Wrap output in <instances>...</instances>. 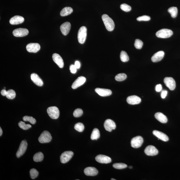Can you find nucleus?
<instances>
[{
	"label": "nucleus",
	"mask_w": 180,
	"mask_h": 180,
	"mask_svg": "<svg viewBox=\"0 0 180 180\" xmlns=\"http://www.w3.org/2000/svg\"><path fill=\"white\" fill-rule=\"evenodd\" d=\"M102 18L106 30L109 32L113 31L115 28V24L113 19L106 14L102 15Z\"/></svg>",
	"instance_id": "nucleus-1"
},
{
	"label": "nucleus",
	"mask_w": 180,
	"mask_h": 180,
	"mask_svg": "<svg viewBox=\"0 0 180 180\" xmlns=\"http://www.w3.org/2000/svg\"><path fill=\"white\" fill-rule=\"evenodd\" d=\"M87 30L86 27L82 26L79 29L78 33V40L79 43L84 44L86 40Z\"/></svg>",
	"instance_id": "nucleus-2"
},
{
	"label": "nucleus",
	"mask_w": 180,
	"mask_h": 180,
	"mask_svg": "<svg viewBox=\"0 0 180 180\" xmlns=\"http://www.w3.org/2000/svg\"><path fill=\"white\" fill-rule=\"evenodd\" d=\"M173 34V32L171 30L168 29H162L156 32V36L160 38H167L171 37Z\"/></svg>",
	"instance_id": "nucleus-3"
},
{
	"label": "nucleus",
	"mask_w": 180,
	"mask_h": 180,
	"mask_svg": "<svg viewBox=\"0 0 180 180\" xmlns=\"http://www.w3.org/2000/svg\"><path fill=\"white\" fill-rule=\"evenodd\" d=\"M47 113L49 117L53 119H57L59 115V111L56 106H51L47 108Z\"/></svg>",
	"instance_id": "nucleus-4"
},
{
	"label": "nucleus",
	"mask_w": 180,
	"mask_h": 180,
	"mask_svg": "<svg viewBox=\"0 0 180 180\" xmlns=\"http://www.w3.org/2000/svg\"><path fill=\"white\" fill-rule=\"evenodd\" d=\"M51 135L48 131H44L38 138V141L40 143L43 144L49 142L52 140Z\"/></svg>",
	"instance_id": "nucleus-5"
},
{
	"label": "nucleus",
	"mask_w": 180,
	"mask_h": 180,
	"mask_svg": "<svg viewBox=\"0 0 180 180\" xmlns=\"http://www.w3.org/2000/svg\"><path fill=\"white\" fill-rule=\"evenodd\" d=\"M143 142H144V139L142 136H136L131 139V146L134 148H138L142 146Z\"/></svg>",
	"instance_id": "nucleus-6"
},
{
	"label": "nucleus",
	"mask_w": 180,
	"mask_h": 180,
	"mask_svg": "<svg viewBox=\"0 0 180 180\" xmlns=\"http://www.w3.org/2000/svg\"><path fill=\"white\" fill-rule=\"evenodd\" d=\"M72 151H69L63 152L60 156V160L62 163L65 164L69 161L73 156Z\"/></svg>",
	"instance_id": "nucleus-7"
},
{
	"label": "nucleus",
	"mask_w": 180,
	"mask_h": 180,
	"mask_svg": "<svg viewBox=\"0 0 180 180\" xmlns=\"http://www.w3.org/2000/svg\"><path fill=\"white\" fill-rule=\"evenodd\" d=\"M164 82L166 86L171 90L175 88L176 83L174 79L171 77H166L164 79Z\"/></svg>",
	"instance_id": "nucleus-8"
},
{
	"label": "nucleus",
	"mask_w": 180,
	"mask_h": 180,
	"mask_svg": "<svg viewBox=\"0 0 180 180\" xmlns=\"http://www.w3.org/2000/svg\"><path fill=\"white\" fill-rule=\"evenodd\" d=\"M28 146V143L26 140H23L21 142L19 146L18 151H17L16 156L17 158H20L26 152Z\"/></svg>",
	"instance_id": "nucleus-9"
},
{
	"label": "nucleus",
	"mask_w": 180,
	"mask_h": 180,
	"mask_svg": "<svg viewBox=\"0 0 180 180\" xmlns=\"http://www.w3.org/2000/svg\"><path fill=\"white\" fill-rule=\"evenodd\" d=\"M28 30L27 29L20 28L15 29L13 30V34L15 37H21L28 35Z\"/></svg>",
	"instance_id": "nucleus-10"
},
{
	"label": "nucleus",
	"mask_w": 180,
	"mask_h": 180,
	"mask_svg": "<svg viewBox=\"0 0 180 180\" xmlns=\"http://www.w3.org/2000/svg\"><path fill=\"white\" fill-rule=\"evenodd\" d=\"M104 127L106 131L111 132L113 130L115 129L116 125L115 122L113 120L107 119L104 122Z\"/></svg>",
	"instance_id": "nucleus-11"
},
{
	"label": "nucleus",
	"mask_w": 180,
	"mask_h": 180,
	"mask_svg": "<svg viewBox=\"0 0 180 180\" xmlns=\"http://www.w3.org/2000/svg\"><path fill=\"white\" fill-rule=\"evenodd\" d=\"M144 152L147 156H154L157 155L158 151L155 147L152 146H149L145 148Z\"/></svg>",
	"instance_id": "nucleus-12"
},
{
	"label": "nucleus",
	"mask_w": 180,
	"mask_h": 180,
	"mask_svg": "<svg viewBox=\"0 0 180 180\" xmlns=\"http://www.w3.org/2000/svg\"><path fill=\"white\" fill-rule=\"evenodd\" d=\"M96 161L101 164H107L111 162V158L104 155L100 154L97 156L96 158Z\"/></svg>",
	"instance_id": "nucleus-13"
},
{
	"label": "nucleus",
	"mask_w": 180,
	"mask_h": 180,
	"mask_svg": "<svg viewBox=\"0 0 180 180\" xmlns=\"http://www.w3.org/2000/svg\"><path fill=\"white\" fill-rule=\"evenodd\" d=\"M26 48L30 53H36L40 51V46L38 43H30L27 45Z\"/></svg>",
	"instance_id": "nucleus-14"
},
{
	"label": "nucleus",
	"mask_w": 180,
	"mask_h": 180,
	"mask_svg": "<svg viewBox=\"0 0 180 180\" xmlns=\"http://www.w3.org/2000/svg\"><path fill=\"white\" fill-rule=\"evenodd\" d=\"M127 101L129 104L135 105L140 104L141 102V99L138 96H129L127 98Z\"/></svg>",
	"instance_id": "nucleus-15"
},
{
	"label": "nucleus",
	"mask_w": 180,
	"mask_h": 180,
	"mask_svg": "<svg viewBox=\"0 0 180 180\" xmlns=\"http://www.w3.org/2000/svg\"><path fill=\"white\" fill-rule=\"evenodd\" d=\"M71 28V24L69 22H65L61 24L60 27L62 33L64 36H66L69 33Z\"/></svg>",
	"instance_id": "nucleus-16"
},
{
	"label": "nucleus",
	"mask_w": 180,
	"mask_h": 180,
	"mask_svg": "<svg viewBox=\"0 0 180 180\" xmlns=\"http://www.w3.org/2000/svg\"><path fill=\"white\" fill-rule=\"evenodd\" d=\"M86 78L84 76H80L78 77L72 85V88L73 89H75L78 87L82 86L86 82Z\"/></svg>",
	"instance_id": "nucleus-17"
},
{
	"label": "nucleus",
	"mask_w": 180,
	"mask_h": 180,
	"mask_svg": "<svg viewBox=\"0 0 180 180\" xmlns=\"http://www.w3.org/2000/svg\"><path fill=\"white\" fill-rule=\"evenodd\" d=\"M53 59L58 66L61 68H63L64 67V62L61 56L57 53H54L53 55Z\"/></svg>",
	"instance_id": "nucleus-18"
},
{
	"label": "nucleus",
	"mask_w": 180,
	"mask_h": 180,
	"mask_svg": "<svg viewBox=\"0 0 180 180\" xmlns=\"http://www.w3.org/2000/svg\"><path fill=\"white\" fill-rule=\"evenodd\" d=\"M95 90L97 93L102 96H108L112 94L111 91L109 89L98 88Z\"/></svg>",
	"instance_id": "nucleus-19"
},
{
	"label": "nucleus",
	"mask_w": 180,
	"mask_h": 180,
	"mask_svg": "<svg viewBox=\"0 0 180 180\" xmlns=\"http://www.w3.org/2000/svg\"><path fill=\"white\" fill-rule=\"evenodd\" d=\"M24 19L23 17L19 15H16L12 17L9 20L10 24L17 25L22 24L24 22Z\"/></svg>",
	"instance_id": "nucleus-20"
},
{
	"label": "nucleus",
	"mask_w": 180,
	"mask_h": 180,
	"mask_svg": "<svg viewBox=\"0 0 180 180\" xmlns=\"http://www.w3.org/2000/svg\"><path fill=\"white\" fill-rule=\"evenodd\" d=\"M153 134L157 137L158 139L164 142H167L169 140V138L165 133L158 131H153Z\"/></svg>",
	"instance_id": "nucleus-21"
},
{
	"label": "nucleus",
	"mask_w": 180,
	"mask_h": 180,
	"mask_svg": "<svg viewBox=\"0 0 180 180\" xmlns=\"http://www.w3.org/2000/svg\"><path fill=\"white\" fill-rule=\"evenodd\" d=\"M164 55V53L162 51L157 52L153 55L152 57V61L154 63L158 62L161 61L163 59Z\"/></svg>",
	"instance_id": "nucleus-22"
},
{
	"label": "nucleus",
	"mask_w": 180,
	"mask_h": 180,
	"mask_svg": "<svg viewBox=\"0 0 180 180\" xmlns=\"http://www.w3.org/2000/svg\"><path fill=\"white\" fill-rule=\"evenodd\" d=\"M31 79L35 84L38 86H41L44 84L43 81L37 74L33 73L31 75Z\"/></svg>",
	"instance_id": "nucleus-23"
},
{
	"label": "nucleus",
	"mask_w": 180,
	"mask_h": 180,
	"mask_svg": "<svg viewBox=\"0 0 180 180\" xmlns=\"http://www.w3.org/2000/svg\"><path fill=\"white\" fill-rule=\"evenodd\" d=\"M84 173L86 175L94 176L98 175V171L96 168L92 167H86L84 170Z\"/></svg>",
	"instance_id": "nucleus-24"
},
{
	"label": "nucleus",
	"mask_w": 180,
	"mask_h": 180,
	"mask_svg": "<svg viewBox=\"0 0 180 180\" xmlns=\"http://www.w3.org/2000/svg\"><path fill=\"white\" fill-rule=\"evenodd\" d=\"M156 119L160 123H166L167 122L168 119L166 116L163 113H157L154 115Z\"/></svg>",
	"instance_id": "nucleus-25"
},
{
	"label": "nucleus",
	"mask_w": 180,
	"mask_h": 180,
	"mask_svg": "<svg viewBox=\"0 0 180 180\" xmlns=\"http://www.w3.org/2000/svg\"><path fill=\"white\" fill-rule=\"evenodd\" d=\"M73 11V10L72 8L69 7H65L62 10L60 13V15L62 16H67L72 13Z\"/></svg>",
	"instance_id": "nucleus-26"
},
{
	"label": "nucleus",
	"mask_w": 180,
	"mask_h": 180,
	"mask_svg": "<svg viewBox=\"0 0 180 180\" xmlns=\"http://www.w3.org/2000/svg\"><path fill=\"white\" fill-rule=\"evenodd\" d=\"M100 134L99 131L97 128H95L92 131L90 138L92 140H97L100 138Z\"/></svg>",
	"instance_id": "nucleus-27"
},
{
	"label": "nucleus",
	"mask_w": 180,
	"mask_h": 180,
	"mask_svg": "<svg viewBox=\"0 0 180 180\" xmlns=\"http://www.w3.org/2000/svg\"><path fill=\"white\" fill-rule=\"evenodd\" d=\"M44 158V154L41 152H38L34 154L33 160L34 162H42Z\"/></svg>",
	"instance_id": "nucleus-28"
},
{
	"label": "nucleus",
	"mask_w": 180,
	"mask_h": 180,
	"mask_svg": "<svg viewBox=\"0 0 180 180\" xmlns=\"http://www.w3.org/2000/svg\"><path fill=\"white\" fill-rule=\"evenodd\" d=\"M168 11L173 18H175L177 16L178 14V9L177 7H172L168 9Z\"/></svg>",
	"instance_id": "nucleus-29"
},
{
	"label": "nucleus",
	"mask_w": 180,
	"mask_h": 180,
	"mask_svg": "<svg viewBox=\"0 0 180 180\" xmlns=\"http://www.w3.org/2000/svg\"><path fill=\"white\" fill-rule=\"evenodd\" d=\"M120 59L123 62H126L129 61V57L127 53L125 51H122L120 54Z\"/></svg>",
	"instance_id": "nucleus-30"
},
{
	"label": "nucleus",
	"mask_w": 180,
	"mask_h": 180,
	"mask_svg": "<svg viewBox=\"0 0 180 180\" xmlns=\"http://www.w3.org/2000/svg\"><path fill=\"white\" fill-rule=\"evenodd\" d=\"M16 96V94L14 90H10L7 91V94L6 96L9 99L12 100L14 99Z\"/></svg>",
	"instance_id": "nucleus-31"
},
{
	"label": "nucleus",
	"mask_w": 180,
	"mask_h": 180,
	"mask_svg": "<svg viewBox=\"0 0 180 180\" xmlns=\"http://www.w3.org/2000/svg\"><path fill=\"white\" fill-rule=\"evenodd\" d=\"M127 78V76L125 73H119L115 77V79L118 82H121L125 80Z\"/></svg>",
	"instance_id": "nucleus-32"
},
{
	"label": "nucleus",
	"mask_w": 180,
	"mask_h": 180,
	"mask_svg": "<svg viewBox=\"0 0 180 180\" xmlns=\"http://www.w3.org/2000/svg\"><path fill=\"white\" fill-rule=\"evenodd\" d=\"M75 129L79 132H82L84 131V127L83 124L80 123H77L75 125Z\"/></svg>",
	"instance_id": "nucleus-33"
},
{
	"label": "nucleus",
	"mask_w": 180,
	"mask_h": 180,
	"mask_svg": "<svg viewBox=\"0 0 180 180\" xmlns=\"http://www.w3.org/2000/svg\"><path fill=\"white\" fill-rule=\"evenodd\" d=\"M18 125L20 128L24 130H28L32 127V126L30 125L26 124L22 121L19 122L18 123Z\"/></svg>",
	"instance_id": "nucleus-34"
},
{
	"label": "nucleus",
	"mask_w": 180,
	"mask_h": 180,
	"mask_svg": "<svg viewBox=\"0 0 180 180\" xmlns=\"http://www.w3.org/2000/svg\"><path fill=\"white\" fill-rule=\"evenodd\" d=\"M23 119L24 121L30 122L32 124H34L36 123V120L34 117L30 116H24L23 118Z\"/></svg>",
	"instance_id": "nucleus-35"
},
{
	"label": "nucleus",
	"mask_w": 180,
	"mask_h": 180,
	"mask_svg": "<svg viewBox=\"0 0 180 180\" xmlns=\"http://www.w3.org/2000/svg\"><path fill=\"white\" fill-rule=\"evenodd\" d=\"M113 167L117 169H123L127 167V164L123 163H115L113 165Z\"/></svg>",
	"instance_id": "nucleus-36"
},
{
	"label": "nucleus",
	"mask_w": 180,
	"mask_h": 180,
	"mask_svg": "<svg viewBox=\"0 0 180 180\" xmlns=\"http://www.w3.org/2000/svg\"><path fill=\"white\" fill-rule=\"evenodd\" d=\"M38 174V171L34 168H32V169L30 170V177L32 179H36V178L37 177Z\"/></svg>",
	"instance_id": "nucleus-37"
},
{
	"label": "nucleus",
	"mask_w": 180,
	"mask_h": 180,
	"mask_svg": "<svg viewBox=\"0 0 180 180\" xmlns=\"http://www.w3.org/2000/svg\"><path fill=\"white\" fill-rule=\"evenodd\" d=\"M135 47L137 49H140L142 48L143 45V42L140 40L137 39L135 40L134 44Z\"/></svg>",
	"instance_id": "nucleus-38"
},
{
	"label": "nucleus",
	"mask_w": 180,
	"mask_h": 180,
	"mask_svg": "<svg viewBox=\"0 0 180 180\" xmlns=\"http://www.w3.org/2000/svg\"><path fill=\"white\" fill-rule=\"evenodd\" d=\"M121 9L125 12H129L131 9V8L130 6L129 5L125 3H123L121 4L120 6Z\"/></svg>",
	"instance_id": "nucleus-39"
},
{
	"label": "nucleus",
	"mask_w": 180,
	"mask_h": 180,
	"mask_svg": "<svg viewBox=\"0 0 180 180\" xmlns=\"http://www.w3.org/2000/svg\"><path fill=\"white\" fill-rule=\"evenodd\" d=\"M83 111L80 108H77L73 112V115L75 117H79L82 115Z\"/></svg>",
	"instance_id": "nucleus-40"
},
{
	"label": "nucleus",
	"mask_w": 180,
	"mask_h": 180,
	"mask_svg": "<svg viewBox=\"0 0 180 180\" xmlns=\"http://www.w3.org/2000/svg\"><path fill=\"white\" fill-rule=\"evenodd\" d=\"M150 17L147 15H143L137 18V20L138 21H148L150 20Z\"/></svg>",
	"instance_id": "nucleus-41"
},
{
	"label": "nucleus",
	"mask_w": 180,
	"mask_h": 180,
	"mask_svg": "<svg viewBox=\"0 0 180 180\" xmlns=\"http://www.w3.org/2000/svg\"><path fill=\"white\" fill-rule=\"evenodd\" d=\"M70 70L72 73H75L76 72L77 69L75 65H71L70 67Z\"/></svg>",
	"instance_id": "nucleus-42"
},
{
	"label": "nucleus",
	"mask_w": 180,
	"mask_h": 180,
	"mask_svg": "<svg viewBox=\"0 0 180 180\" xmlns=\"http://www.w3.org/2000/svg\"><path fill=\"white\" fill-rule=\"evenodd\" d=\"M167 90H162L161 94L162 98L163 99L165 98L167 95Z\"/></svg>",
	"instance_id": "nucleus-43"
},
{
	"label": "nucleus",
	"mask_w": 180,
	"mask_h": 180,
	"mask_svg": "<svg viewBox=\"0 0 180 180\" xmlns=\"http://www.w3.org/2000/svg\"><path fill=\"white\" fill-rule=\"evenodd\" d=\"M155 90L156 92H160L162 91V85L160 84L157 85L156 86Z\"/></svg>",
	"instance_id": "nucleus-44"
},
{
	"label": "nucleus",
	"mask_w": 180,
	"mask_h": 180,
	"mask_svg": "<svg viewBox=\"0 0 180 180\" xmlns=\"http://www.w3.org/2000/svg\"><path fill=\"white\" fill-rule=\"evenodd\" d=\"M75 65L77 69L80 68V62L79 61H76L75 62Z\"/></svg>",
	"instance_id": "nucleus-45"
},
{
	"label": "nucleus",
	"mask_w": 180,
	"mask_h": 180,
	"mask_svg": "<svg viewBox=\"0 0 180 180\" xmlns=\"http://www.w3.org/2000/svg\"><path fill=\"white\" fill-rule=\"evenodd\" d=\"M7 91L5 90H3L1 91V94L3 96H6L7 94Z\"/></svg>",
	"instance_id": "nucleus-46"
},
{
	"label": "nucleus",
	"mask_w": 180,
	"mask_h": 180,
	"mask_svg": "<svg viewBox=\"0 0 180 180\" xmlns=\"http://www.w3.org/2000/svg\"><path fill=\"white\" fill-rule=\"evenodd\" d=\"M3 134V131L1 127H0V136H1Z\"/></svg>",
	"instance_id": "nucleus-47"
},
{
	"label": "nucleus",
	"mask_w": 180,
	"mask_h": 180,
	"mask_svg": "<svg viewBox=\"0 0 180 180\" xmlns=\"http://www.w3.org/2000/svg\"><path fill=\"white\" fill-rule=\"evenodd\" d=\"M129 168H131H131H133V167H132V166H129Z\"/></svg>",
	"instance_id": "nucleus-48"
},
{
	"label": "nucleus",
	"mask_w": 180,
	"mask_h": 180,
	"mask_svg": "<svg viewBox=\"0 0 180 180\" xmlns=\"http://www.w3.org/2000/svg\"><path fill=\"white\" fill-rule=\"evenodd\" d=\"M111 180H115L116 179H111Z\"/></svg>",
	"instance_id": "nucleus-49"
}]
</instances>
